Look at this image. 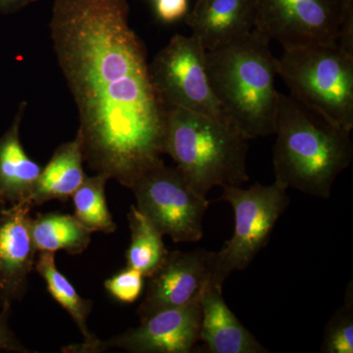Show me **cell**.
Here are the masks:
<instances>
[{"label":"cell","mask_w":353,"mask_h":353,"mask_svg":"<svg viewBox=\"0 0 353 353\" xmlns=\"http://www.w3.org/2000/svg\"><path fill=\"white\" fill-rule=\"evenodd\" d=\"M50 39L90 168L132 187L164 154L166 108L128 0H54Z\"/></svg>","instance_id":"1"},{"label":"cell","mask_w":353,"mask_h":353,"mask_svg":"<svg viewBox=\"0 0 353 353\" xmlns=\"http://www.w3.org/2000/svg\"><path fill=\"white\" fill-rule=\"evenodd\" d=\"M274 134L275 182L328 199L336 178L352 163L350 132L280 92Z\"/></svg>","instance_id":"2"},{"label":"cell","mask_w":353,"mask_h":353,"mask_svg":"<svg viewBox=\"0 0 353 353\" xmlns=\"http://www.w3.org/2000/svg\"><path fill=\"white\" fill-rule=\"evenodd\" d=\"M266 37L253 31L233 43L206 51L213 94L230 124L248 139L274 134L279 94L276 57Z\"/></svg>","instance_id":"3"},{"label":"cell","mask_w":353,"mask_h":353,"mask_svg":"<svg viewBox=\"0 0 353 353\" xmlns=\"http://www.w3.org/2000/svg\"><path fill=\"white\" fill-rule=\"evenodd\" d=\"M248 139L227 121L166 108L164 154L201 196L248 182Z\"/></svg>","instance_id":"4"},{"label":"cell","mask_w":353,"mask_h":353,"mask_svg":"<svg viewBox=\"0 0 353 353\" xmlns=\"http://www.w3.org/2000/svg\"><path fill=\"white\" fill-rule=\"evenodd\" d=\"M277 75L290 97L336 126L353 129V55L336 43L285 48Z\"/></svg>","instance_id":"5"},{"label":"cell","mask_w":353,"mask_h":353,"mask_svg":"<svg viewBox=\"0 0 353 353\" xmlns=\"http://www.w3.org/2000/svg\"><path fill=\"white\" fill-rule=\"evenodd\" d=\"M222 189L220 201L228 202L233 208L234 230L222 250L215 252L209 284L220 290L232 273L248 268L267 245L278 220L290 204L288 189L277 182L268 185L255 183L248 189L241 185Z\"/></svg>","instance_id":"6"},{"label":"cell","mask_w":353,"mask_h":353,"mask_svg":"<svg viewBox=\"0 0 353 353\" xmlns=\"http://www.w3.org/2000/svg\"><path fill=\"white\" fill-rule=\"evenodd\" d=\"M130 190L137 208L174 243H197L203 238L204 215L210 201L176 166H167L161 160L141 174Z\"/></svg>","instance_id":"7"},{"label":"cell","mask_w":353,"mask_h":353,"mask_svg":"<svg viewBox=\"0 0 353 353\" xmlns=\"http://www.w3.org/2000/svg\"><path fill=\"white\" fill-rule=\"evenodd\" d=\"M150 73L165 108H182L227 121L209 83L205 48L196 37L175 34L155 55Z\"/></svg>","instance_id":"8"},{"label":"cell","mask_w":353,"mask_h":353,"mask_svg":"<svg viewBox=\"0 0 353 353\" xmlns=\"http://www.w3.org/2000/svg\"><path fill=\"white\" fill-rule=\"evenodd\" d=\"M350 0H256L254 31L283 48L336 43Z\"/></svg>","instance_id":"9"},{"label":"cell","mask_w":353,"mask_h":353,"mask_svg":"<svg viewBox=\"0 0 353 353\" xmlns=\"http://www.w3.org/2000/svg\"><path fill=\"white\" fill-rule=\"evenodd\" d=\"M201 299L166 309L141 320V325L106 341L97 339L88 345H74L64 352L95 353L119 348L132 353H190L199 341Z\"/></svg>","instance_id":"10"},{"label":"cell","mask_w":353,"mask_h":353,"mask_svg":"<svg viewBox=\"0 0 353 353\" xmlns=\"http://www.w3.org/2000/svg\"><path fill=\"white\" fill-rule=\"evenodd\" d=\"M215 252L206 250L169 252L163 264L148 279V289L139 304L141 320L199 301L210 281Z\"/></svg>","instance_id":"11"},{"label":"cell","mask_w":353,"mask_h":353,"mask_svg":"<svg viewBox=\"0 0 353 353\" xmlns=\"http://www.w3.org/2000/svg\"><path fill=\"white\" fill-rule=\"evenodd\" d=\"M31 202L0 212V307L11 310L27 290L38 250L32 241Z\"/></svg>","instance_id":"12"},{"label":"cell","mask_w":353,"mask_h":353,"mask_svg":"<svg viewBox=\"0 0 353 353\" xmlns=\"http://www.w3.org/2000/svg\"><path fill=\"white\" fill-rule=\"evenodd\" d=\"M256 0H206L185 17L206 51L233 43L254 30Z\"/></svg>","instance_id":"13"},{"label":"cell","mask_w":353,"mask_h":353,"mask_svg":"<svg viewBox=\"0 0 353 353\" xmlns=\"http://www.w3.org/2000/svg\"><path fill=\"white\" fill-rule=\"evenodd\" d=\"M199 341L210 353H269L229 308L223 290L208 284L201 299Z\"/></svg>","instance_id":"14"},{"label":"cell","mask_w":353,"mask_h":353,"mask_svg":"<svg viewBox=\"0 0 353 353\" xmlns=\"http://www.w3.org/2000/svg\"><path fill=\"white\" fill-rule=\"evenodd\" d=\"M27 106V101L21 102L10 127L0 137V212L31 202L43 169L29 157L21 141V123Z\"/></svg>","instance_id":"15"},{"label":"cell","mask_w":353,"mask_h":353,"mask_svg":"<svg viewBox=\"0 0 353 353\" xmlns=\"http://www.w3.org/2000/svg\"><path fill=\"white\" fill-rule=\"evenodd\" d=\"M83 141L77 132L75 139L58 146L32 192V208L51 201H67L75 194L85 179L83 164Z\"/></svg>","instance_id":"16"},{"label":"cell","mask_w":353,"mask_h":353,"mask_svg":"<svg viewBox=\"0 0 353 353\" xmlns=\"http://www.w3.org/2000/svg\"><path fill=\"white\" fill-rule=\"evenodd\" d=\"M32 241L38 252L64 250L81 254L90 243V232L74 216L59 212L39 214L31 221Z\"/></svg>","instance_id":"17"},{"label":"cell","mask_w":353,"mask_h":353,"mask_svg":"<svg viewBox=\"0 0 353 353\" xmlns=\"http://www.w3.org/2000/svg\"><path fill=\"white\" fill-rule=\"evenodd\" d=\"M34 270L43 279L50 296L75 321L83 336V341L80 345H88L97 341V336L90 331L88 326V316L92 312V303L83 299L77 292L75 287L69 282L68 279L58 270L55 263V253L39 252L38 259L34 263Z\"/></svg>","instance_id":"18"},{"label":"cell","mask_w":353,"mask_h":353,"mask_svg":"<svg viewBox=\"0 0 353 353\" xmlns=\"http://www.w3.org/2000/svg\"><path fill=\"white\" fill-rule=\"evenodd\" d=\"M127 217L131 230V243L126 252L127 267L150 278L168 255L164 236L137 206H131Z\"/></svg>","instance_id":"19"},{"label":"cell","mask_w":353,"mask_h":353,"mask_svg":"<svg viewBox=\"0 0 353 353\" xmlns=\"http://www.w3.org/2000/svg\"><path fill=\"white\" fill-rule=\"evenodd\" d=\"M108 180V176L103 174L87 176L72 196L75 208L74 217L90 233L112 234L116 231V224L106 201L105 187Z\"/></svg>","instance_id":"20"},{"label":"cell","mask_w":353,"mask_h":353,"mask_svg":"<svg viewBox=\"0 0 353 353\" xmlns=\"http://www.w3.org/2000/svg\"><path fill=\"white\" fill-rule=\"evenodd\" d=\"M321 352L325 353L353 352L352 289L347 294L345 303L330 320L325 329Z\"/></svg>","instance_id":"21"},{"label":"cell","mask_w":353,"mask_h":353,"mask_svg":"<svg viewBox=\"0 0 353 353\" xmlns=\"http://www.w3.org/2000/svg\"><path fill=\"white\" fill-rule=\"evenodd\" d=\"M145 276L141 272L126 267L104 282V288L110 296L121 303H136L141 296Z\"/></svg>","instance_id":"22"},{"label":"cell","mask_w":353,"mask_h":353,"mask_svg":"<svg viewBox=\"0 0 353 353\" xmlns=\"http://www.w3.org/2000/svg\"><path fill=\"white\" fill-rule=\"evenodd\" d=\"M155 13L162 22H176L189 13V0H155Z\"/></svg>","instance_id":"23"},{"label":"cell","mask_w":353,"mask_h":353,"mask_svg":"<svg viewBox=\"0 0 353 353\" xmlns=\"http://www.w3.org/2000/svg\"><path fill=\"white\" fill-rule=\"evenodd\" d=\"M10 312L11 310H4V309H2L0 312V350L21 353L32 352L20 343L11 331L8 324Z\"/></svg>","instance_id":"24"},{"label":"cell","mask_w":353,"mask_h":353,"mask_svg":"<svg viewBox=\"0 0 353 353\" xmlns=\"http://www.w3.org/2000/svg\"><path fill=\"white\" fill-rule=\"evenodd\" d=\"M336 43L341 50L353 55V0H350L341 20Z\"/></svg>","instance_id":"25"},{"label":"cell","mask_w":353,"mask_h":353,"mask_svg":"<svg viewBox=\"0 0 353 353\" xmlns=\"http://www.w3.org/2000/svg\"><path fill=\"white\" fill-rule=\"evenodd\" d=\"M38 0H0V14H12Z\"/></svg>","instance_id":"26"},{"label":"cell","mask_w":353,"mask_h":353,"mask_svg":"<svg viewBox=\"0 0 353 353\" xmlns=\"http://www.w3.org/2000/svg\"><path fill=\"white\" fill-rule=\"evenodd\" d=\"M206 0H196V3H194V6H201V4L203 3V2H205Z\"/></svg>","instance_id":"27"}]
</instances>
